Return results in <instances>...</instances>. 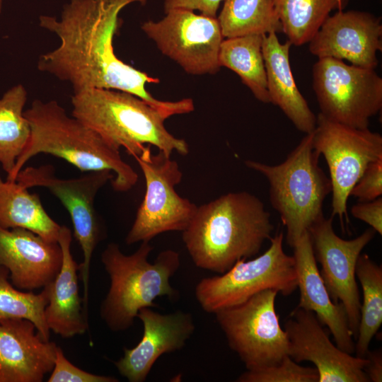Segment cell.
Returning <instances> with one entry per match:
<instances>
[{"instance_id": "36", "label": "cell", "mask_w": 382, "mask_h": 382, "mask_svg": "<svg viewBox=\"0 0 382 382\" xmlns=\"http://www.w3.org/2000/svg\"><path fill=\"white\" fill-rule=\"evenodd\" d=\"M1 8H2V0H0V13L1 11Z\"/></svg>"}, {"instance_id": "8", "label": "cell", "mask_w": 382, "mask_h": 382, "mask_svg": "<svg viewBox=\"0 0 382 382\" xmlns=\"http://www.w3.org/2000/svg\"><path fill=\"white\" fill-rule=\"evenodd\" d=\"M277 294L265 289L214 313L229 347L247 370L274 366L289 355V340L275 310Z\"/></svg>"}, {"instance_id": "35", "label": "cell", "mask_w": 382, "mask_h": 382, "mask_svg": "<svg viewBox=\"0 0 382 382\" xmlns=\"http://www.w3.org/2000/svg\"><path fill=\"white\" fill-rule=\"evenodd\" d=\"M367 360L364 371L369 381H382V352L381 349L368 350L365 357Z\"/></svg>"}, {"instance_id": "31", "label": "cell", "mask_w": 382, "mask_h": 382, "mask_svg": "<svg viewBox=\"0 0 382 382\" xmlns=\"http://www.w3.org/2000/svg\"><path fill=\"white\" fill-rule=\"evenodd\" d=\"M48 382H117L113 376L85 371L70 362L60 347H57L54 364Z\"/></svg>"}, {"instance_id": "7", "label": "cell", "mask_w": 382, "mask_h": 382, "mask_svg": "<svg viewBox=\"0 0 382 382\" xmlns=\"http://www.w3.org/2000/svg\"><path fill=\"white\" fill-rule=\"evenodd\" d=\"M283 240L284 233H277L262 255L240 260L221 275L202 279L195 291L201 308L214 314L269 289L285 296L292 294L298 283L295 260L284 252Z\"/></svg>"}, {"instance_id": "24", "label": "cell", "mask_w": 382, "mask_h": 382, "mask_svg": "<svg viewBox=\"0 0 382 382\" xmlns=\"http://www.w3.org/2000/svg\"><path fill=\"white\" fill-rule=\"evenodd\" d=\"M261 35L224 39L219 53V66L235 72L257 100L269 103L267 76Z\"/></svg>"}, {"instance_id": "2", "label": "cell", "mask_w": 382, "mask_h": 382, "mask_svg": "<svg viewBox=\"0 0 382 382\" xmlns=\"http://www.w3.org/2000/svg\"><path fill=\"white\" fill-rule=\"evenodd\" d=\"M273 230L263 202L241 191L197 206L182 237L196 267L223 274L237 261L257 255Z\"/></svg>"}, {"instance_id": "20", "label": "cell", "mask_w": 382, "mask_h": 382, "mask_svg": "<svg viewBox=\"0 0 382 382\" xmlns=\"http://www.w3.org/2000/svg\"><path fill=\"white\" fill-rule=\"evenodd\" d=\"M292 248L300 291L297 307L312 311L319 322L328 328L338 348L350 354L354 353L355 343L346 311L329 295L317 267L308 231Z\"/></svg>"}, {"instance_id": "4", "label": "cell", "mask_w": 382, "mask_h": 382, "mask_svg": "<svg viewBox=\"0 0 382 382\" xmlns=\"http://www.w3.org/2000/svg\"><path fill=\"white\" fill-rule=\"evenodd\" d=\"M72 116L97 132L112 147L134 157L146 146L170 156L173 151L187 155L185 140L174 137L165 127L169 117L132 93L112 89L91 88L74 92Z\"/></svg>"}, {"instance_id": "29", "label": "cell", "mask_w": 382, "mask_h": 382, "mask_svg": "<svg viewBox=\"0 0 382 382\" xmlns=\"http://www.w3.org/2000/svg\"><path fill=\"white\" fill-rule=\"evenodd\" d=\"M50 284L40 294L24 292L16 289L9 282V272L0 265V321L6 319H27L35 325L46 340H50V330L45 310L48 303Z\"/></svg>"}, {"instance_id": "12", "label": "cell", "mask_w": 382, "mask_h": 382, "mask_svg": "<svg viewBox=\"0 0 382 382\" xmlns=\"http://www.w3.org/2000/svg\"><path fill=\"white\" fill-rule=\"evenodd\" d=\"M114 177L112 171L104 170L89 172L79 178L64 179L56 175L52 165H43L23 168L16 179L26 189L33 187L48 189L68 211L74 236L83 253V262L79 265V270L83 286L85 308L88 301L91 257L102 237V226L95 209V199L98 191Z\"/></svg>"}, {"instance_id": "34", "label": "cell", "mask_w": 382, "mask_h": 382, "mask_svg": "<svg viewBox=\"0 0 382 382\" xmlns=\"http://www.w3.org/2000/svg\"><path fill=\"white\" fill-rule=\"evenodd\" d=\"M224 0H165L164 13L177 8L199 11L201 14L216 17L219 8Z\"/></svg>"}, {"instance_id": "1", "label": "cell", "mask_w": 382, "mask_h": 382, "mask_svg": "<svg viewBox=\"0 0 382 382\" xmlns=\"http://www.w3.org/2000/svg\"><path fill=\"white\" fill-rule=\"evenodd\" d=\"M147 0H69L61 18L41 15L40 26L60 40L54 50L42 54L37 69L69 82L77 92L104 88L138 96L169 117L185 110L183 100L163 101L146 90L159 80L124 62L114 51L113 39L120 25V12L127 5Z\"/></svg>"}, {"instance_id": "10", "label": "cell", "mask_w": 382, "mask_h": 382, "mask_svg": "<svg viewBox=\"0 0 382 382\" xmlns=\"http://www.w3.org/2000/svg\"><path fill=\"white\" fill-rule=\"evenodd\" d=\"M150 146L134 157L143 173L146 190L125 238L128 245L150 241L165 232L183 231L197 208L175 190L183 178L177 161L159 150L152 154Z\"/></svg>"}, {"instance_id": "3", "label": "cell", "mask_w": 382, "mask_h": 382, "mask_svg": "<svg viewBox=\"0 0 382 382\" xmlns=\"http://www.w3.org/2000/svg\"><path fill=\"white\" fill-rule=\"evenodd\" d=\"M31 134L8 180L16 181L25 163L39 154L61 158L82 172L109 170L116 192H127L137 183L138 175L122 158L119 149L66 111L56 101L33 100L23 112Z\"/></svg>"}, {"instance_id": "22", "label": "cell", "mask_w": 382, "mask_h": 382, "mask_svg": "<svg viewBox=\"0 0 382 382\" xmlns=\"http://www.w3.org/2000/svg\"><path fill=\"white\" fill-rule=\"evenodd\" d=\"M291 45L288 40L280 42L275 33L263 35L270 102L278 106L298 130L309 134L316 128V116L296 84L289 60Z\"/></svg>"}, {"instance_id": "28", "label": "cell", "mask_w": 382, "mask_h": 382, "mask_svg": "<svg viewBox=\"0 0 382 382\" xmlns=\"http://www.w3.org/2000/svg\"><path fill=\"white\" fill-rule=\"evenodd\" d=\"M355 274L362 287L363 302L354 352L356 357L364 358L382 324V267L368 255L360 254Z\"/></svg>"}, {"instance_id": "17", "label": "cell", "mask_w": 382, "mask_h": 382, "mask_svg": "<svg viewBox=\"0 0 382 382\" xmlns=\"http://www.w3.org/2000/svg\"><path fill=\"white\" fill-rule=\"evenodd\" d=\"M143 324V335L132 349L115 362L119 373L130 382L144 381L156 360L163 354L183 349L192 335L195 322L190 313L182 311L161 314L150 308L138 314Z\"/></svg>"}, {"instance_id": "5", "label": "cell", "mask_w": 382, "mask_h": 382, "mask_svg": "<svg viewBox=\"0 0 382 382\" xmlns=\"http://www.w3.org/2000/svg\"><path fill=\"white\" fill-rule=\"evenodd\" d=\"M141 243L131 255L124 254L115 243H109L101 255L110 282L100 316L112 331L129 329L141 308L156 307V298L178 295L170 279L180 266V254L167 249L151 263L148 258L153 247L149 241Z\"/></svg>"}, {"instance_id": "14", "label": "cell", "mask_w": 382, "mask_h": 382, "mask_svg": "<svg viewBox=\"0 0 382 382\" xmlns=\"http://www.w3.org/2000/svg\"><path fill=\"white\" fill-rule=\"evenodd\" d=\"M332 216L323 217L308 229L314 256L321 266L320 276L335 303H341L347 313L349 326L356 340L361 301L356 279V265L362 250L374 238L372 228L351 240H345L335 232Z\"/></svg>"}, {"instance_id": "25", "label": "cell", "mask_w": 382, "mask_h": 382, "mask_svg": "<svg viewBox=\"0 0 382 382\" xmlns=\"http://www.w3.org/2000/svg\"><path fill=\"white\" fill-rule=\"evenodd\" d=\"M27 96L25 88L18 84L0 98V164L6 178L30 137V126L23 114Z\"/></svg>"}, {"instance_id": "30", "label": "cell", "mask_w": 382, "mask_h": 382, "mask_svg": "<svg viewBox=\"0 0 382 382\" xmlns=\"http://www.w3.org/2000/svg\"><path fill=\"white\" fill-rule=\"evenodd\" d=\"M238 382H318L316 368L303 366L289 355L274 366L241 374Z\"/></svg>"}, {"instance_id": "6", "label": "cell", "mask_w": 382, "mask_h": 382, "mask_svg": "<svg viewBox=\"0 0 382 382\" xmlns=\"http://www.w3.org/2000/svg\"><path fill=\"white\" fill-rule=\"evenodd\" d=\"M313 132L279 164L271 166L252 160L245 165L268 180L270 200L286 229V240L291 248L309 228L323 216L325 199L331 192L330 178L318 165L313 149Z\"/></svg>"}, {"instance_id": "15", "label": "cell", "mask_w": 382, "mask_h": 382, "mask_svg": "<svg viewBox=\"0 0 382 382\" xmlns=\"http://www.w3.org/2000/svg\"><path fill=\"white\" fill-rule=\"evenodd\" d=\"M312 311L296 307L285 322L289 356L296 362H312L318 382H370L366 358L352 356L334 345Z\"/></svg>"}, {"instance_id": "23", "label": "cell", "mask_w": 382, "mask_h": 382, "mask_svg": "<svg viewBox=\"0 0 382 382\" xmlns=\"http://www.w3.org/2000/svg\"><path fill=\"white\" fill-rule=\"evenodd\" d=\"M0 175V227L23 228L57 243L61 226L45 211L37 194Z\"/></svg>"}, {"instance_id": "19", "label": "cell", "mask_w": 382, "mask_h": 382, "mask_svg": "<svg viewBox=\"0 0 382 382\" xmlns=\"http://www.w3.org/2000/svg\"><path fill=\"white\" fill-rule=\"evenodd\" d=\"M57 346L27 319L0 321V382H40L51 372Z\"/></svg>"}, {"instance_id": "21", "label": "cell", "mask_w": 382, "mask_h": 382, "mask_svg": "<svg viewBox=\"0 0 382 382\" xmlns=\"http://www.w3.org/2000/svg\"><path fill=\"white\" fill-rule=\"evenodd\" d=\"M71 240L70 229L61 226L57 242L62 251V262L50 284L49 299L45 310L49 329L65 338L82 335L88 328L87 311L83 310V299L79 293V265L71 254Z\"/></svg>"}, {"instance_id": "32", "label": "cell", "mask_w": 382, "mask_h": 382, "mask_svg": "<svg viewBox=\"0 0 382 382\" xmlns=\"http://www.w3.org/2000/svg\"><path fill=\"white\" fill-rule=\"evenodd\" d=\"M382 195V158L370 163L354 185L349 196L359 202L374 200Z\"/></svg>"}, {"instance_id": "16", "label": "cell", "mask_w": 382, "mask_h": 382, "mask_svg": "<svg viewBox=\"0 0 382 382\" xmlns=\"http://www.w3.org/2000/svg\"><path fill=\"white\" fill-rule=\"evenodd\" d=\"M381 18L372 13L339 10L329 16L309 41L310 52L319 58L347 60L375 69L382 50Z\"/></svg>"}, {"instance_id": "33", "label": "cell", "mask_w": 382, "mask_h": 382, "mask_svg": "<svg viewBox=\"0 0 382 382\" xmlns=\"http://www.w3.org/2000/svg\"><path fill=\"white\" fill-rule=\"evenodd\" d=\"M352 215L382 234V197L374 200L359 202L351 208Z\"/></svg>"}, {"instance_id": "13", "label": "cell", "mask_w": 382, "mask_h": 382, "mask_svg": "<svg viewBox=\"0 0 382 382\" xmlns=\"http://www.w3.org/2000/svg\"><path fill=\"white\" fill-rule=\"evenodd\" d=\"M165 14L159 21L149 20L141 25L160 52L189 74L218 72L224 37L217 18L181 8Z\"/></svg>"}, {"instance_id": "26", "label": "cell", "mask_w": 382, "mask_h": 382, "mask_svg": "<svg viewBox=\"0 0 382 382\" xmlns=\"http://www.w3.org/2000/svg\"><path fill=\"white\" fill-rule=\"evenodd\" d=\"M217 20L224 38L282 32L274 0H224Z\"/></svg>"}, {"instance_id": "27", "label": "cell", "mask_w": 382, "mask_h": 382, "mask_svg": "<svg viewBox=\"0 0 382 382\" xmlns=\"http://www.w3.org/2000/svg\"><path fill=\"white\" fill-rule=\"evenodd\" d=\"M347 0H274L282 32L288 41L301 46L313 38L335 9L342 10Z\"/></svg>"}, {"instance_id": "11", "label": "cell", "mask_w": 382, "mask_h": 382, "mask_svg": "<svg viewBox=\"0 0 382 382\" xmlns=\"http://www.w3.org/2000/svg\"><path fill=\"white\" fill-rule=\"evenodd\" d=\"M313 149L323 155L328 166L332 186V215L343 227L348 221L347 199L367 166L382 158V136L367 129H357L316 117Z\"/></svg>"}, {"instance_id": "18", "label": "cell", "mask_w": 382, "mask_h": 382, "mask_svg": "<svg viewBox=\"0 0 382 382\" xmlns=\"http://www.w3.org/2000/svg\"><path fill=\"white\" fill-rule=\"evenodd\" d=\"M62 262L59 244L23 228L0 227V265L9 272L12 284L33 290L50 284Z\"/></svg>"}, {"instance_id": "9", "label": "cell", "mask_w": 382, "mask_h": 382, "mask_svg": "<svg viewBox=\"0 0 382 382\" xmlns=\"http://www.w3.org/2000/svg\"><path fill=\"white\" fill-rule=\"evenodd\" d=\"M320 114L330 120L367 129L382 108V78L375 69L319 58L312 71Z\"/></svg>"}]
</instances>
